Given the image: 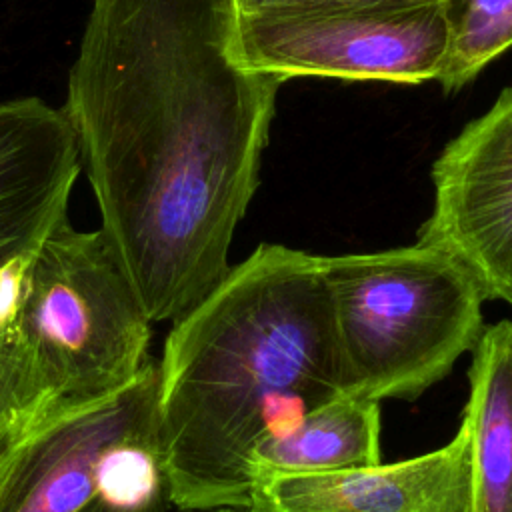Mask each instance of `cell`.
<instances>
[{
	"instance_id": "6da1fadb",
	"label": "cell",
	"mask_w": 512,
	"mask_h": 512,
	"mask_svg": "<svg viewBox=\"0 0 512 512\" xmlns=\"http://www.w3.org/2000/svg\"><path fill=\"white\" fill-rule=\"evenodd\" d=\"M232 0H90L62 112L152 322H174L232 268L286 82L232 54Z\"/></svg>"
},
{
	"instance_id": "7a4b0ae2",
	"label": "cell",
	"mask_w": 512,
	"mask_h": 512,
	"mask_svg": "<svg viewBox=\"0 0 512 512\" xmlns=\"http://www.w3.org/2000/svg\"><path fill=\"white\" fill-rule=\"evenodd\" d=\"M156 368L170 504L248 508L254 446L344 394L322 256L260 244L172 322Z\"/></svg>"
},
{
	"instance_id": "3957f363",
	"label": "cell",
	"mask_w": 512,
	"mask_h": 512,
	"mask_svg": "<svg viewBox=\"0 0 512 512\" xmlns=\"http://www.w3.org/2000/svg\"><path fill=\"white\" fill-rule=\"evenodd\" d=\"M344 394L414 400L484 332L486 296L454 256L414 242L322 256Z\"/></svg>"
},
{
	"instance_id": "277c9868",
	"label": "cell",
	"mask_w": 512,
	"mask_h": 512,
	"mask_svg": "<svg viewBox=\"0 0 512 512\" xmlns=\"http://www.w3.org/2000/svg\"><path fill=\"white\" fill-rule=\"evenodd\" d=\"M20 318L58 402L114 394L150 360L154 322L116 250L68 216L30 258Z\"/></svg>"
},
{
	"instance_id": "5b68a950",
	"label": "cell",
	"mask_w": 512,
	"mask_h": 512,
	"mask_svg": "<svg viewBox=\"0 0 512 512\" xmlns=\"http://www.w3.org/2000/svg\"><path fill=\"white\" fill-rule=\"evenodd\" d=\"M96 498L170 504L152 360L114 394L56 404L0 452V512H78Z\"/></svg>"
},
{
	"instance_id": "8992f818",
	"label": "cell",
	"mask_w": 512,
	"mask_h": 512,
	"mask_svg": "<svg viewBox=\"0 0 512 512\" xmlns=\"http://www.w3.org/2000/svg\"><path fill=\"white\" fill-rule=\"evenodd\" d=\"M446 0H380L262 14L234 10L232 54L248 70L340 80H438Z\"/></svg>"
},
{
	"instance_id": "52a82bcc",
	"label": "cell",
	"mask_w": 512,
	"mask_h": 512,
	"mask_svg": "<svg viewBox=\"0 0 512 512\" xmlns=\"http://www.w3.org/2000/svg\"><path fill=\"white\" fill-rule=\"evenodd\" d=\"M432 184L416 242L454 256L486 300L512 308V86L444 146Z\"/></svg>"
},
{
	"instance_id": "ba28073f",
	"label": "cell",
	"mask_w": 512,
	"mask_h": 512,
	"mask_svg": "<svg viewBox=\"0 0 512 512\" xmlns=\"http://www.w3.org/2000/svg\"><path fill=\"white\" fill-rule=\"evenodd\" d=\"M464 424L444 446L394 464L258 478L250 512H468Z\"/></svg>"
},
{
	"instance_id": "9c48e42d",
	"label": "cell",
	"mask_w": 512,
	"mask_h": 512,
	"mask_svg": "<svg viewBox=\"0 0 512 512\" xmlns=\"http://www.w3.org/2000/svg\"><path fill=\"white\" fill-rule=\"evenodd\" d=\"M80 170L62 108L36 96L0 100V260L36 250L68 216Z\"/></svg>"
},
{
	"instance_id": "30bf717a",
	"label": "cell",
	"mask_w": 512,
	"mask_h": 512,
	"mask_svg": "<svg viewBox=\"0 0 512 512\" xmlns=\"http://www.w3.org/2000/svg\"><path fill=\"white\" fill-rule=\"evenodd\" d=\"M470 354L460 422L470 448L468 512H512V318L486 326Z\"/></svg>"
},
{
	"instance_id": "8fae6325",
	"label": "cell",
	"mask_w": 512,
	"mask_h": 512,
	"mask_svg": "<svg viewBox=\"0 0 512 512\" xmlns=\"http://www.w3.org/2000/svg\"><path fill=\"white\" fill-rule=\"evenodd\" d=\"M380 402L340 394L280 434L262 438L248 460L252 486L264 476L318 474L380 462Z\"/></svg>"
},
{
	"instance_id": "7c38bea8",
	"label": "cell",
	"mask_w": 512,
	"mask_h": 512,
	"mask_svg": "<svg viewBox=\"0 0 512 512\" xmlns=\"http://www.w3.org/2000/svg\"><path fill=\"white\" fill-rule=\"evenodd\" d=\"M32 254L0 260V450L60 404L20 318Z\"/></svg>"
},
{
	"instance_id": "4fadbf2b",
	"label": "cell",
	"mask_w": 512,
	"mask_h": 512,
	"mask_svg": "<svg viewBox=\"0 0 512 512\" xmlns=\"http://www.w3.org/2000/svg\"><path fill=\"white\" fill-rule=\"evenodd\" d=\"M446 20L448 52L438 82L450 94L512 48V0H446Z\"/></svg>"
},
{
	"instance_id": "5bb4252c",
	"label": "cell",
	"mask_w": 512,
	"mask_h": 512,
	"mask_svg": "<svg viewBox=\"0 0 512 512\" xmlns=\"http://www.w3.org/2000/svg\"><path fill=\"white\" fill-rule=\"evenodd\" d=\"M362 2H380V0H232L238 14H262V12H280V10H302L318 6H340V4H362Z\"/></svg>"
},
{
	"instance_id": "9a60e30c",
	"label": "cell",
	"mask_w": 512,
	"mask_h": 512,
	"mask_svg": "<svg viewBox=\"0 0 512 512\" xmlns=\"http://www.w3.org/2000/svg\"><path fill=\"white\" fill-rule=\"evenodd\" d=\"M78 512H170V504H158V506H150V508H140V510H132V508H122L116 506L104 498H96L90 504H86L82 510Z\"/></svg>"
},
{
	"instance_id": "2e32d148",
	"label": "cell",
	"mask_w": 512,
	"mask_h": 512,
	"mask_svg": "<svg viewBox=\"0 0 512 512\" xmlns=\"http://www.w3.org/2000/svg\"><path fill=\"white\" fill-rule=\"evenodd\" d=\"M196 512H250L248 508H214V510H196Z\"/></svg>"
},
{
	"instance_id": "e0dca14e",
	"label": "cell",
	"mask_w": 512,
	"mask_h": 512,
	"mask_svg": "<svg viewBox=\"0 0 512 512\" xmlns=\"http://www.w3.org/2000/svg\"><path fill=\"white\" fill-rule=\"evenodd\" d=\"M0 452H2V450H0Z\"/></svg>"
}]
</instances>
